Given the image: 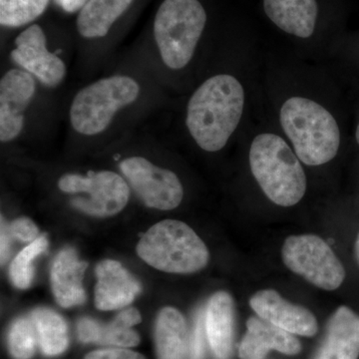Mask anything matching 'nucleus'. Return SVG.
I'll return each mask as SVG.
<instances>
[{"mask_svg": "<svg viewBox=\"0 0 359 359\" xmlns=\"http://www.w3.org/2000/svg\"><path fill=\"white\" fill-rule=\"evenodd\" d=\"M51 0H0V25L6 29L26 27L39 20Z\"/></svg>", "mask_w": 359, "mask_h": 359, "instance_id": "obj_23", "label": "nucleus"}, {"mask_svg": "<svg viewBox=\"0 0 359 359\" xmlns=\"http://www.w3.org/2000/svg\"><path fill=\"white\" fill-rule=\"evenodd\" d=\"M139 323H141L140 313L133 308L118 314L117 318L107 325L90 318H82L77 325L78 337L86 344L95 342L103 346H136L140 342V337L132 327Z\"/></svg>", "mask_w": 359, "mask_h": 359, "instance_id": "obj_18", "label": "nucleus"}, {"mask_svg": "<svg viewBox=\"0 0 359 359\" xmlns=\"http://www.w3.org/2000/svg\"><path fill=\"white\" fill-rule=\"evenodd\" d=\"M96 276L95 306L101 311L124 308L141 292L140 283L118 262H101Z\"/></svg>", "mask_w": 359, "mask_h": 359, "instance_id": "obj_14", "label": "nucleus"}, {"mask_svg": "<svg viewBox=\"0 0 359 359\" xmlns=\"http://www.w3.org/2000/svg\"><path fill=\"white\" fill-rule=\"evenodd\" d=\"M233 297L226 292L212 294L205 309V325L212 353L218 359H228L233 348Z\"/></svg>", "mask_w": 359, "mask_h": 359, "instance_id": "obj_19", "label": "nucleus"}, {"mask_svg": "<svg viewBox=\"0 0 359 359\" xmlns=\"http://www.w3.org/2000/svg\"><path fill=\"white\" fill-rule=\"evenodd\" d=\"M207 25L200 0H164L153 21L151 43L125 55L144 66L164 87L168 74L193 62Z\"/></svg>", "mask_w": 359, "mask_h": 359, "instance_id": "obj_2", "label": "nucleus"}, {"mask_svg": "<svg viewBox=\"0 0 359 359\" xmlns=\"http://www.w3.org/2000/svg\"><path fill=\"white\" fill-rule=\"evenodd\" d=\"M106 68L66 103V136L73 145L110 147L140 129L164 101L163 85L126 55L113 59Z\"/></svg>", "mask_w": 359, "mask_h": 359, "instance_id": "obj_1", "label": "nucleus"}, {"mask_svg": "<svg viewBox=\"0 0 359 359\" xmlns=\"http://www.w3.org/2000/svg\"><path fill=\"white\" fill-rule=\"evenodd\" d=\"M282 256L287 269L321 290H337L346 278L341 262L318 236H290L285 241Z\"/></svg>", "mask_w": 359, "mask_h": 359, "instance_id": "obj_12", "label": "nucleus"}, {"mask_svg": "<svg viewBox=\"0 0 359 359\" xmlns=\"http://www.w3.org/2000/svg\"><path fill=\"white\" fill-rule=\"evenodd\" d=\"M250 306L259 318L290 334L311 337L318 332L316 316L285 301L276 290H259L250 297Z\"/></svg>", "mask_w": 359, "mask_h": 359, "instance_id": "obj_13", "label": "nucleus"}, {"mask_svg": "<svg viewBox=\"0 0 359 359\" xmlns=\"http://www.w3.org/2000/svg\"><path fill=\"white\" fill-rule=\"evenodd\" d=\"M247 327V334L238 347L241 359H264L271 349L287 355L301 353L302 344L297 337L263 318H249Z\"/></svg>", "mask_w": 359, "mask_h": 359, "instance_id": "obj_15", "label": "nucleus"}, {"mask_svg": "<svg viewBox=\"0 0 359 359\" xmlns=\"http://www.w3.org/2000/svg\"><path fill=\"white\" fill-rule=\"evenodd\" d=\"M359 316L341 306L328 321L327 335L314 359H358Z\"/></svg>", "mask_w": 359, "mask_h": 359, "instance_id": "obj_16", "label": "nucleus"}, {"mask_svg": "<svg viewBox=\"0 0 359 359\" xmlns=\"http://www.w3.org/2000/svg\"><path fill=\"white\" fill-rule=\"evenodd\" d=\"M13 238L11 235V231H9V226L6 224V219L4 217H1V264H4L6 262L7 257L9 256V244H11V240L9 238Z\"/></svg>", "mask_w": 359, "mask_h": 359, "instance_id": "obj_30", "label": "nucleus"}, {"mask_svg": "<svg viewBox=\"0 0 359 359\" xmlns=\"http://www.w3.org/2000/svg\"><path fill=\"white\" fill-rule=\"evenodd\" d=\"M137 252L153 268L181 275L204 269L210 256L199 236L188 224L175 219L154 224L141 238Z\"/></svg>", "mask_w": 359, "mask_h": 359, "instance_id": "obj_7", "label": "nucleus"}, {"mask_svg": "<svg viewBox=\"0 0 359 359\" xmlns=\"http://www.w3.org/2000/svg\"><path fill=\"white\" fill-rule=\"evenodd\" d=\"M355 257L356 259H358V263L359 266V233L358 235V238H356L355 242Z\"/></svg>", "mask_w": 359, "mask_h": 359, "instance_id": "obj_31", "label": "nucleus"}, {"mask_svg": "<svg viewBox=\"0 0 359 359\" xmlns=\"http://www.w3.org/2000/svg\"><path fill=\"white\" fill-rule=\"evenodd\" d=\"M48 249V241L41 236L32 242V244L25 248L18 257L13 259L11 266V282L18 289H27L32 282L34 268L33 261L36 259L42 252H46Z\"/></svg>", "mask_w": 359, "mask_h": 359, "instance_id": "obj_24", "label": "nucleus"}, {"mask_svg": "<svg viewBox=\"0 0 359 359\" xmlns=\"http://www.w3.org/2000/svg\"><path fill=\"white\" fill-rule=\"evenodd\" d=\"M156 346L159 359H186L190 353L186 320L178 309L161 311L156 323Z\"/></svg>", "mask_w": 359, "mask_h": 359, "instance_id": "obj_21", "label": "nucleus"}, {"mask_svg": "<svg viewBox=\"0 0 359 359\" xmlns=\"http://www.w3.org/2000/svg\"><path fill=\"white\" fill-rule=\"evenodd\" d=\"M32 320L42 353L58 355L67 348V325L58 313L50 309H37L32 313Z\"/></svg>", "mask_w": 359, "mask_h": 359, "instance_id": "obj_22", "label": "nucleus"}, {"mask_svg": "<svg viewBox=\"0 0 359 359\" xmlns=\"http://www.w3.org/2000/svg\"><path fill=\"white\" fill-rule=\"evenodd\" d=\"M39 340L32 320L21 318L14 321L8 337L9 349L16 359H29Z\"/></svg>", "mask_w": 359, "mask_h": 359, "instance_id": "obj_25", "label": "nucleus"}, {"mask_svg": "<svg viewBox=\"0 0 359 359\" xmlns=\"http://www.w3.org/2000/svg\"><path fill=\"white\" fill-rule=\"evenodd\" d=\"M11 237L21 242H34L39 236V229L32 219L20 218L14 219L9 226Z\"/></svg>", "mask_w": 359, "mask_h": 359, "instance_id": "obj_27", "label": "nucleus"}, {"mask_svg": "<svg viewBox=\"0 0 359 359\" xmlns=\"http://www.w3.org/2000/svg\"><path fill=\"white\" fill-rule=\"evenodd\" d=\"M71 55L62 47L52 46L44 28L32 23L14 39L7 58L9 65L25 70L54 93L67 79Z\"/></svg>", "mask_w": 359, "mask_h": 359, "instance_id": "obj_11", "label": "nucleus"}, {"mask_svg": "<svg viewBox=\"0 0 359 359\" xmlns=\"http://www.w3.org/2000/svg\"><path fill=\"white\" fill-rule=\"evenodd\" d=\"M244 105V88L237 78L226 73L207 78L187 103L189 135L203 151H221L238 128Z\"/></svg>", "mask_w": 359, "mask_h": 359, "instance_id": "obj_3", "label": "nucleus"}, {"mask_svg": "<svg viewBox=\"0 0 359 359\" xmlns=\"http://www.w3.org/2000/svg\"><path fill=\"white\" fill-rule=\"evenodd\" d=\"M85 359H145L140 353L123 348H109L89 353Z\"/></svg>", "mask_w": 359, "mask_h": 359, "instance_id": "obj_28", "label": "nucleus"}, {"mask_svg": "<svg viewBox=\"0 0 359 359\" xmlns=\"http://www.w3.org/2000/svg\"><path fill=\"white\" fill-rule=\"evenodd\" d=\"M264 8L283 32L301 39L313 35L318 13L316 0H264Z\"/></svg>", "mask_w": 359, "mask_h": 359, "instance_id": "obj_20", "label": "nucleus"}, {"mask_svg": "<svg viewBox=\"0 0 359 359\" xmlns=\"http://www.w3.org/2000/svg\"><path fill=\"white\" fill-rule=\"evenodd\" d=\"M280 118L283 131L302 163L320 166L337 156L340 145L339 125L320 104L292 97L283 103Z\"/></svg>", "mask_w": 359, "mask_h": 359, "instance_id": "obj_5", "label": "nucleus"}, {"mask_svg": "<svg viewBox=\"0 0 359 359\" xmlns=\"http://www.w3.org/2000/svg\"><path fill=\"white\" fill-rule=\"evenodd\" d=\"M134 2L135 0H89L78 13L76 32L80 44L75 61L81 76H93L114 59L109 44L111 32Z\"/></svg>", "mask_w": 359, "mask_h": 359, "instance_id": "obj_8", "label": "nucleus"}, {"mask_svg": "<svg viewBox=\"0 0 359 359\" xmlns=\"http://www.w3.org/2000/svg\"><path fill=\"white\" fill-rule=\"evenodd\" d=\"M207 334L205 325V311L199 309L196 313L192 339H190L191 359H203L205 356V337Z\"/></svg>", "mask_w": 359, "mask_h": 359, "instance_id": "obj_26", "label": "nucleus"}, {"mask_svg": "<svg viewBox=\"0 0 359 359\" xmlns=\"http://www.w3.org/2000/svg\"><path fill=\"white\" fill-rule=\"evenodd\" d=\"M355 137H356V141H358V143L359 145V124H358V128H356Z\"/></svg>", "mask_w": 359, "mask_h": 359, "instance_id": "obj_32", "label": "nucleus"}, {"mask_svg": "<svg viewBox=\"0 0 359 359\" xmlns=\"http://www.w3.org/2000/svg\"><path fill=\"white\" fill-rule=\"evenodd\" d=\"M252 173L271 202L292 207L306 191V177L299 157L287 142L275 134L259 135L250 150Z\"/></svg>", "mask_w": 359, "mask_h": 359, "instance_id": "obj_6", "label": "nucleus"}, {"mask_svg": "<svg viewBox=\"0 0 359 359\" xmlns=\"http://www.w3.org/2000/svg\"><path fill=\"white\" fill-rule=\"evenodd\" d=\"M88 264L78 259L71 248L61 250L51 269L52 292L62 308L79 306L86 299L82 278Z\"/></svg>", "mask_w": 359, "mask_h": 359, "instance_id": "obj_17", "label": "nucleus"}, {"mask_svg": "<svg viewBox=\"0 0 359 359\" xmlns=\"http://www.w3.org/2000/svg\"><path fill=\"white\" fill-rule=\"evenodd\" d=\"M57 189L68 196L71 207L97 218L119 214L131 196L128 183L111 170L68 172L59 177Z\"/></svg>", "mask_w": 359, "mask_h": 359, "instance_id": "obj_9", "label": "nucleus"}, {"mask_svg": "<svg viewBox=\"0 0 359 359\" xmlns=\"http://www.w3.org/2000/svg\"><path fill=\"white\" fill-rule=\"evenodd\" d=\"M110 147L116 148L111 157L119 174L146 207L160 211L179 207L184 198V187L178 175L169 168L160 166L140 151L126 154L118 146Z\"/></svg>", "mask_w": 359, "mask_h": 359, "instance_id": "obj_10", "label": "nucleus"}, {"mask_svg": "<svg viewBox=\"0 0 359 359\" xmlns=\"http://www.w3.org/2000/svg\"><path fill=\"white\" fill-rule=\"evenodd\" d=\"M53 92L25 70L6 66L0 77V142L13 145L32 136L48 135L57 119Z\"/></svg>", "mask_w": 359, "mask_h": 359, "instance_id": "obj_4", "label": "nucleus"}, {"mask_svg": "<svg viewBox=\"0 0 359 359\" xmlns=\"http://www.w3.org/2000/svg\"><path fill=\"white\" fill-rule=\"evenodd\" d=\"M89 0H53L54 4L63 13L74 14L79 13Z\"/></svg>", "mask_w": 359, "mask_h": 359, "instance_id": "obj_29", "label": "nucleus"}]
</instances>
